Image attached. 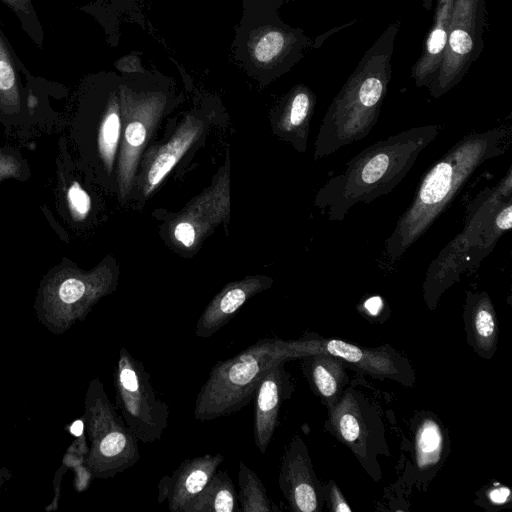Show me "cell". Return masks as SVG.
Here are the masks:
<instances>
[{"mask_svg":"<svg viewBox=\"0 0 512 512\" xmlns=\"http://www.w3.org/2000/svg\"><path fill=\"white\" fill-rule=\"evenodd\" d=\"M203 124L187 118L176 130L173 137L155 154L145 173L143 192L150 195L178 163L190 146L199 138Z\"/></svg>","mask_w":512,"mask_h":512,"instance_id":"d6986e66","label":"cell"},{"mask_svg":"<svg viewBox=\"0 0 512 512\" xmlns=\"http://www.w3.org/2000/svg\"><path fill=\"white\" fill-rule=\"evenodd\" d=\"M272 280L265 276H251L228 283L210 301L200 315L195 335L209 338L224 327L244 305L257 293L271 286Z\"/></svg>","mask_w":512,"mask_h":512,"instance_id":"e0dca14e","label":"cell"},{"mask_svg":"<svg viewBox=\"0 0 512 512\" xmlns=\"http://www.w3.org/2000/svg\"><path fill=\"white\" fill-rule=\"evenodd\" d=\"M327 495L333 511H351V508L344 499L342 493L333 482H331L327 488Z\"/></svg>","mask_w":512,"mask_h":512,"instance_id":"f546056e","label":"cell"},{"mask_svg":"<svg viewBox=\"0 0 512 512\" xmlns=\"http://www.w3.org/2000/svg\"><path fill=\"white\" fill-rule=\"evenodd\" d=\"M444 450V435L439 422L426 417L415 434V457L419 470L426 471L437 465Z\"/></svg>","mask_w":512,"mask_h":512,"instance_id":"cb8c5ba5","label":"cell"},{"mask_svg":"<svg viewBox=\"0 0 512 512\" xmlns=\"http://www.w3.org/2000/svg\"><path fill=\"white\" fill-rule=\"evenodd\" d=\"M14 10L29 14L31 11L30 0H2Z\"/></svg>","mask_w":512,"mask_h":512,"instance_id":"d6a6232c","label":"cell"},{"mask_svg":"<svg viewBox=\"0 0 512 512\" xmlns=\"http://www.w3.org/2000/svg\"><path fill=\"white\" fill-rule=\"evenodd\" d=\"M383 301L380 297L374 296L367 299L364 303V308L370 315H377L382 309Z\"/></svg>","mask_w":512,"mask_h":512,"instance_id":"1f68e13d","label":"cell"},{"mask_svg":"<svg viewBox=\"0 0 512 512\" xmlns=\"http://www.w3.org/2000/svg\"><path fill=\"white\" fill-rule=\"evenodd\" d=\"M116 276L111 267L101 264L85 272L61 267L47 278L39 293L40 311L56 324L83 319L92 307L112 292Z\"/></svg>","mask_w":512,"mask_h":512,"instance_id":"ba28073f","label":"cell"},{"mask_svg":"<svg viewBox=\"0 0 512 512\" xmlns=\"http://www.w3.org/2000/svg\"><path fill=\"white\" fill-rule=\"evenodd\" d=\"M399 29L398 20L386 27L332 100L315 141L314 160L363 139L377 123L392 78Z\"/></svg>","mask_w":512,"mask_h":512,"instance_id":"3957f363","label":"cell"},{"mask_svg":"<svg viewBox=\"0 0 512 512\" xmlns=\"http://www.w3.org/2000/svg\"><path fill=\"white\" fill-rule=\"evenodd\" d=\"M221 453L186 458L173 471L165 475L158 485V503L168 500L171 512H182L183 507L207 484L223 463Z\"/></svg>","mask_w":512,"mask_h":512,"instance_id":"2e32d148","label":"cell"},{"mask_svg":"<svg viewBox=\"0 0 512 512\" xmlns=\"http://www.w3.org/2000/svg\"><path fill=\"white\" fill-rule=\"evenodd\" d=\"M66 201L73 219L84 220L91 209V199L81 185L74 181L68 187Z\"/></svg>","mask_w":512,"mask_h":512,"instance_id":"83f0119b","label":"cell"},{"mask_svg":"<svg viewBox=\"0 0 512 512\" xmlns=\"http://www.w3.org/2000/svg\"><path fill=\"white\" fill-rule=\"evenodd\" d=\"M467 303L474 344L479 353H492L497 341L496 314L492 301L485 292L468 293Z\"/></svg>","mask_w":512,"mask_h":512,"instance_id":"603a6c76","label":"cell"},{"mask_svg":"<svg viewBox=\"0 0 512 512\" xmlns=\"http://www.w3.org/2000/svg\"><path fill=\"white\" fill-rule=\"evenodd\" d=\"M296 340L263 338L235 356L219 360L196 397L193 416L211 421L240 411L254 400L265 373L279 363L299 359Z\"/></svg>","mask_w":512,"mask_h":512,"instance_id":"5b68a950","label":"cell"},{"mask_svg":"<svg viewBox=\"0 0 512 512\" xmlns=\"http://www.w3.org/2000/svg\"><path fill=\"white\" fill-rule=\"evenodd\" d=\"M27 172V164L20 155L0 149V183L11 178L23 179Z\"/></svg>","mask_w":512,"mask_h":512,"instance_id":"f1b7e54d","label":"cell"},{"mask_svg":"<svg viewBox=\"0 0 512 512\" xmlns=\"http://www.w3.org/2000/svg\"><path fill=\"white\" fill-rule=\"evenodd\" d=\"M229 166L217 181L196 198L177 219L175 240L186 248L196 244L229 213Z\"/></svg>","mask_w":512,"mask_h":512,"instance_id":"4fadbf2b","label":"cell"},{"mask_svg":"<svg viewBox=\"0 0 512 512\" xmlns=\"http://www.w3.org/2000/svg\"><path fill=\"white\" fill-rule=\"evenodd\" d=\"M315 103V94L308 87L297 86L290 94L279 120L281 132L302 150H305Z\"/></svg>","mask_w":512,"mask_h":512,"instance_id":"44dd1931","label":"cell"},{"mask_svg":"<svg viewBox=\"0 0 512 512\" xmlns=\"http://www.w3.org/2000/svg\"><path fill=\"white\" fill-rule=\"evenodd\" d=\"M329 424L336 437L349 447L368 470L376 444V416L368 403L352 389L330 407Z\"/></svg>","mask_w":512,"mask_h":512,"instance_id":"7c38bea8","label":"cell"},{"mask_svg":"<svg viewBox=\"0 0 512 512\" xmlns=\"http://www.w3.org/2000/svg\"><path fill=\"white\" fill-rule=\"evenodd\" d=\"M300 358L324 353L335 356L355 368L381 379H391L405 385L414 380L412 370L397 352L388 347L364 348L338 339L303 336L298 339Z\"/></svg>","mask_w":512,"mask_h":512,"instance_id":"30bf717a","label":"cell"},{"mask_svg":"<svg viewBox=\"0 0 512 512\" xmlns=\"http://www.w3.org/2000/svg\"><path fill=\"white\" fill-rule=\"evenodd\" d=\"M311 386L330 407L340 398L347 380L344 361L324 353L301 357Z\"/></svg>","mask_w":512,"mask_h":512,"instance_id":"ffe728a7","label":"cell"},{"mask_svg":"<svg viewBox=\"0 0 512 512\" xmlns=\"http://www.w3.org/2000/svg\"><path fill=\"white\" fill-rule=\"evenodd\" d=\"M455 0H436L433 21L423 50L411 69L416 87H429L442 62L450 29Z\"/></svg>","mask_w":512,"mask_h":512,"instance_id":"ac0fdd59","label":"cell"},{"mask_svg":"<svg viewBox=\"0 0 512 512\" xmlns=\"http://www.w3.org/2000/svg\"><path fill=\"white\" fill-rule=\"evenodd\" d=\"M114 386L120 415L138 441H158L168 425L169 407L157 396L143 363L125 347L119 351Z\"/></svg>","mask_w":512,"mask_h":512,"instance_id":"52a82bcc","label":"cell"},{"mask_svg":"<svg viewBox=\"0 0 512 512\" xmlns=\"http://www.w3.org/2000/svg\"><path fill=\"white\" fill-rule=\"evenodd\" d=\"M486 20L485 0H455L446 50L428 89L434 99L458 85L480 57Z\"/></svg>","mask_w":512,"mask_h":512,"instance_id":"9c48e42d","label":"cell"},{"mask_svg":"<svg viewBox=\"0 0 512 512\" xmlns=\"http://www.w3.org/2000/svg\"><path fill=\"white\" fill-rule=\"evenodd\" d=\"M512 143V126L500 124L469 133L423 175L411 203L384 244V257L395 263L430 228L451 200L486 161L504 154Z\"/></svg>","mask_w":512,"mask_h":512,"instance_id":"6da1fadb","label":"cell"},{"mask_svg":"<svg viewBox=\"0 0 512 512\" xmlns=\"http://www.w3.org/2000/svg\"><path fill=\"white\" fill-rule=\"evenodd\" d=\"M292 384L284 363L269 369L260 380L255 393L253 420L254 443L265 454L279 424L282 402L290 397Z\"/></svg>","mask_w":512,"mask_h":512,"instance_id":"9a60e30c","label":"cell"},{"mask_svg":"<svg viewBox=\"0 0 512 512\" xmlns=\"http://www.w3.org/2000/svg\"><path fill=\"white\" fill-rule=\"evenodd\" d=\"M237 502V492L229 474L217 470L182 512H234Z\"/></svg>","mask_w":512,"mask_h":512,"instance_id":"7402d4cb","label":"cell"},{"mask_svg":"<svg viewBox=\"0 0 512 512\" xmlns=\"http://www.w3.org/2000/svg\"><path fill=\"white\" fill-rule=\"evenodd\" d=\"M156 101H144L123 108V137L118 160L117 181L121 198L128 195L138 161L160 116Z\"/></svg>","mask_w":512,"mask_h":512,"instance_id":"5bb4252c","label":"cell"},{"mask_svg":"<svg viewBox=\"0 0 512 512\" xmlns=\"http://www.w3.org/2000/svg\"><path fill=\"white\" fill-rule=\"evenodd\" d=\"M84 424L82 421H75L71 426V433L75 436H80L83 431Z\"/></svg>","mask_w":512,"mask_h":512,"instance_id":"836d02e7","label":"cell"},{"mask_svg":"<svg viewBox=\"0 0 512 512\" xmlns=\"http://www.w3.org/2000/svg\"><path fill=\"white\" fill-rule=\"evenodd\" d=\"M278 483L290 508L296 512H316L324 501V488L314 473L308 449L294 436L282 456Z\"/></svg>","mask_w":512,"mask_h":512,"instance_id":"8fae6325","label":"cell"},{"mask_svg":"<svg viewBox=\"0 0 512 512\" xmlns=\"http://www.w3.org/2000/svg\"><path fill=\"white\" fill-rule=\"evenodd\" d=\"M84 417L90 441L86 464L94 477H114L140 460L138 439L112 405L97 378L89 384Z\"/></svg>","mask_w":512,"mask_h":512,"instance_id":"8992f818","label":"cell"},{"mask_svg":"<svg viewBox=\"0 0 512 512\" xmlns=\"http://www.w3.org/2000/svg\"><path fill=\"white\" fill-rule=\"evenodd\" d=\"M238 487L237 500L241 511L272 512L278 510L261 479L241 460L238 465Z\"/></svg>","mask_w":512,"mask_h":512,"instance_id":"d4e9b609","label":"cell"},{"mask_svg":"<svg viewBox=\"0 0 512 512\" xmlns=\"http://www.w3.org/2000/svg\"><path fill=\"white\" fill-rule=\"evenodd\" d=\"M488 498L493 504L502 505L511 498V491L508 487H495L489 490Z\"/></svg>","mask_w":512,"mask_h":512,"instance_id":"4dcf8cb0","label":"cell"},{"mask_svg":"<svg viewBox=\"0 0 512 512\" xmlns=\"http://www.w3.org/2000/svg\"><path fill=\"white\" fill-rule=\"evenodd\" d=\"M440 130L439 124L413 127L366 147L324 183L316 195L315 206L328 220L340 222L356 204H369L389 194Z\"/></svg>","mask_w":512,"mask_h":512,"instance_id":"7a4b0ae2","label":"cell"},{"mask_svg":"<svg viewBox=\"0 0 512 512\" xmlns=\"http://www.w3.org/2000/svg\"><path fill=\"white\" fill-rule=\"evenodd\" d=\"M121 133L119 106L111 100L98 132V151L108 173L111 172Z\"/></svg>","mask_w":512,"mask_h":512,"instance_id":"484cf974","label":"cell"},{"mask_svg":"<svg viewBox=\"0 0 512 512\" xmlns=\"http://www.w3.org/2000/svg\"><path fill=\"white\" fill-rule=\"evenodd\" d=\"M512 227V166L493 186L467 205L462 230L431 261L423 282L432 308L441 294L460 277L477 268Z\"/></svg>","mask_w":512,"mask_h":512,"instance_id":"277c9868","label":"cell"},{"mask_svg":"<svg viewBox=\"0 0 512 512\" xmlns=\"http://www.w3.org/2000/svg\"><path fill=\"white\" fill-rule=\"evenodd\" d=\"M0 108L15 113L20 108L16 73L9 52L0 37Z\"/></svg>","mask_w":512,"mask_h":512,"instance_id":"4316f807","label":"cell"}]
</instances>
